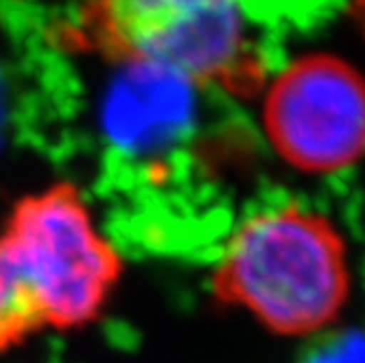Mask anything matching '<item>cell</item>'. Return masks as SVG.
<instances>
[{"mask_svg":"<svg viewBox=\"0 0 365 363\" xmlns=\"http://www.w3.org/2000/svg\"><path fill=\"white\" fill-rule=\"evenodd\" d=\"M123 274V254L75 182L20 195L0 223V357L96 324Z\"/></svg>","mask_w":365,"mask_h":363,"instance_id":"1","label":"cell"},{"mask_svg":"<svg viewBox=\"0 0 365 363\" xmlns=\"http://www.w3.org/2000/svg\"><path fill=\"white\" fill-rule=\"evenodd\" d=\"M350 291L346 237L330 217L300 204L247 217L210 274L217 305L250 313L278 337H309L335 324Z\"/></svg>","mask_w":365,"mask_h":363,"instance_id":"3","label":"cell"},{"mask_svg":"<svg viewBox=\"0 0 365 363\" xmlns=\"http://www.w3.org/2000/svg\"><path fill=\"white\" fill-rule=\"evenodd\" d=\"M55 42L237 98H254L267 83V61L243 7L221 0H98L59 20Z\"/></svg>","mask_w":365,"mask_h":363,"instance_id":"2","label":"cell"},{"mask_svg":"<svg viewBox=\"0 0 365 363\" xmlns=\"http://www.w3.org/2000/svg\"><path fill=\"white\" fill-rule=\"evenodd\" d=\"M346 11H348L350 20L356 24V29L363 33V38H365V0H363V3L348 5V7H346Z\"/></svg>","mask_w":365,"mask_h":363,"instance_id":"5","label":"cell"},{"mask_svg":"<svg viewBox=\"0 0 365 363\" xmlns=\"http://www.w3.org/2000/svg\"><path fill=\"white\" fill-rule=\"evenodd\" d=\"M260 125L291 169L346 171L365 158V75L335 53L297 55L264 83Z\"/></svg>","mask_w":365,"mask_h":363,"instance_id":"4","label":"cell"}]
</instances>
